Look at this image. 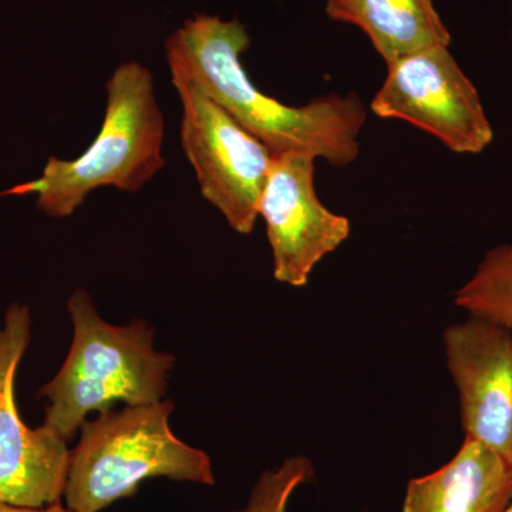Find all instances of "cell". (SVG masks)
Listing matches in <instances>:
<instances>
[{
	"mask_svg": "<svg viewBox=\"0 0 512 512\" xmlns=\"http://www.w3.org/2000/svg\"><path fill=\"white\" fill-rule=\"evenodd\" d=\"M249 46L251 37L238 20L197 15L168 37L165 53L171 77L197 84L272 156L311 154L339 168L356 161L367 119L360 97L330 93L288 106L252 83L242 64Z\"/></svg>",
	"mask_w": 512,
	"mask_h": 512,
	"instance_id": "obj_1",
	"label": "cell"
},
{
	"mask_svg": "<svg viewBox=\"0 0 512 512\" xmlns=\"http://www.w3.org/2000/svg\"><path fill=\"white\" fill-rule=\"evenodd\" d=\"M443 342L466 436L512 463V333L468 315L444 330Z\"/></svg>",
	"mask_w": 512,
	"mask_h": 512,
	"instance_id": "obj_9",
	"label": "cell"
},
{
	"mask_svg": "<svg viewBox=\"0 0 512 512\" xmlns=\"http://www.w3.org/2000/svg\"><path fill=\"white\" fill-rule=\"evenodd\" d=\"M512 501V463L464 437L456 456L407 485L403 512H504Z\"/></svg>",
	"mask_w": 512,
	"mask_h": 512,
	"instance_id": "obj_10",
	"label": "cell"
},
{
	"mask_svg": "<svg viewBox=\"0 0 512 512\" xmlns=\"http://www.w3.org/2000/svg\"><path fill=\"white\" fill-rule=\"evenodd\" d=\"M326 13L365 32L386 64L451 42L433 0H326Z\"/></svg>",
	"mask_w": 512,
	"mask_h": 512,
	"instance_id": "obj_11",
	"label": "cell"
},
{
	"mask_svg": "<svg viewBox=\"0 0 512 512\" xmlns=\"http://www.w3.org/2000/svg\"><path fill=\"white\" fill-rule=\"evenodd\" d=\"M170 400L100 413L82 426L70 451L64 505L72 512H99L133 497L148 478L214 485L210 457L175 437Z\"/></svg>",
	"mask_w": 512,
	"mask_h": 512,
	"instance_id": "obj_4",
	"label": "cell"
},
{
	"mask_svg": "<svg viewBox=\"0 0 512 512\" xmlns=\"http://www.w3.org/2000/svg\"><path fill=\"white\" fill-rule=\"evenodd\" d=\"M504 512H512V501L511 504L508 505L507 510H505Z\"/></svg>",
	"mask_w": 512,
	"mask_h": 512,
	"instance_id": "obj_15",
	"label": "cell"
},
{
	"mask_svg": "<svg viewBox=\"0 0 512 512\" xmlns=\"http://www.w3.org/2000/svg\"><path fill=\"white\" fill-rule=\"evenodd\" d=\"M30 336L28 306L13 303L0 326V501L40 508L62 501L70 450L62 437L45 426L30 429L20 416L16 373Z\"/></svg>",
	"mask_w": 512,
	"mask_h": 512,
	"instance_id": "obj_7",
	"label": "cell"
},
{
	"mask_svg": "<svg viewBox=\"0 0 512 512\" xmlns=\"http://www.w3.org/2000/svg\"><path fill=\"white\" fill-rule=\"evenodd\" d=\"M67 309L74 326L72 348L57 375L37 393L49 400L42 426L69 441L90 413L107 412L120 402H161L175 357L154 349V330L146 322H104L83 289L73 293Z\"/></svg>",
	"mask_w": 512,
	"mask_h": 512,
	"instance_id": "obj_2",
	"label": "cell"
},
{
	"mask_svg": "<svg viewBox=\"0 0 512 512\" xmlns=\"http://www.w3.org/2000/svg\"><path fill=\"white\" fill-rule=\"evenodd\" d=\"M311 154L286 153L272 158L258 215L264 218L274 256V278L303 288L315 266L349 238L350 221L328 210L315 190Z\"/></svg>",
	"mask_w": 512,
	"mask_h": 512,
	"instance_id": "obj_8",
	"label": "cell"
},
{
	"mask_svg": "<svg viewBox=\"0 0 512 512\" xmlns=\"http://www.w3.org/2000/svg\"><path fill=\"white\" fill-rule=\"evenodd\" d=\"M313 477L315 470L309 458H286L281 467L265 471L256 481L247 507L232 512H286L292 494Z\"/></svg>",
	"mask_w": 512,
	"mask_h": 512,
	"instance_id": "obj_13",
	"label": "cell"
},
{
	"mask_svg": "<svg viewBox=\"0 0 512 512\" xmlns=\"http://www.w3.org/2000/svg\"><path fill=\"white\" fill-rule=\"evenodd\" d=\"M171 82L183 106L181 146L202 197L235 232L251 234L274 156L197 84L183 77Z\"/></svg>",
	"mask_w": 512,
	"mask_h": 512,
	"instance_id": "obj_5",
	"label": "cell"
},
{
	"mask_svg": "<svg viewBox=\"0 0 512 512\" xmlns=\"http://www.w3.org/2000/svg\"><path fill=\"white\" fill-rule=\"evenodd\" d=\"M370 101L380 119L407 121L457 154H481L494 141L480 93L448 46L430 47L386 64Z\"/></svg>",
	"mask_w": 512,
	"mask_h": 512,
	"instance_id": "obj_6",
	"label": "cell"
},
{
	"mask_svg": "<svg viewBox=\"0 0 512 512\" xmlns=\"http://www.w3.org/2000/svg\"><path fill=\"white\" fill-rule=\"evenodd\" d=\"M454 302L468 315L490 320L512 333V242L485 252Z\"/></svg>",
	"mask_w": 512,
	"mask_h": 512,
	"instance_id": "obj_12",
	"label": "cell"
},
{
	"mask_svg": "<svg viewBox=\"0 0 512 512\" xmlns=\"http://www.w3.org/2000/svg\"><path fill=\"white\" fill-rule=\"evenodd\" d=\"M106 90L104 121L87 150L73 160L50 157L39 178L8 194H35L39 210L64 218L97 188L137 192L163 170L164 116L150 69L138 62L120 64Z\"/></svg>",
	"mask_w": 512,
	"mask_h": 512,
	"instance_id": "obj_3",
	"label": "cell"
},
{
	"mask_svg": "<svg viewBox=\"0 0 512 512\" xmlns=\"http://www.w3.org/2000/svg\"><path fill=\"white\" fill-rule=\"evenodd\" d=\"M0 512H72L69 508L62 503L57 501L55 504L46 505V507L30 508V507H18V505L6 504L0 501Z\"/></svg>",
	"mask_w": 512,
	"mask_h": 512,
	"instance_id": "obj_14",
	"label": "cell"
}]
</instances>
